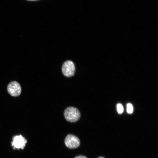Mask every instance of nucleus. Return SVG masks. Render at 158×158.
<instances>
[{
	"label": "nucleus",
	"instance_id": "f257e3e1",
	"mask_svg": "<svg viewBox=\"0 0 158 158\" xmlns=\"http://www.w3.org/2000/svg\"><path fill=\"white\" fill-rule=\"evenodd\" d=\"M64 115L66 119L71 122L77 121L80 117V113L79 110L73 107L67 108L64 111Z\"/></svg>",
	"mask_w": 158,
	"mask_h": 158
},
{
	"label": "nucleus",
	"instance_id": "f03ea898",
	"mask_svg": "<svg viewBox=\"0 0 158 158\" xmlns=\"http://www.w3.org/2000/svg\"><path fill=\"white\" fill-rule=\"evenodd\" d=\"M62 71L63 74L65 76L70 77L73 76L75 71L74 63L70 60L65 61L62 65Z\"/></svg>",
	"mask_w": 158,
	"mask_h": 158
},
{
	"label": "nucleus",
	"instance_id": "7ed1b4c3",
	"mask_svg": "<svg viewBox=\"0 0 158 158\" xmlns=\"http://www.w3.org/2000/svg\"><path fill=\"white\" fill-rule=\"evenodd\" d=\"M7 90L8 94L13 97L20 95L21 92V88L20 84L16 81L11 82L8 85Z\"/></svg>",
	"mask_w": 158,
	"mask_h": 158
},
{
	"label": "nucleus",
	"instance_id": "20e7f679",
	"mask_svg": "<svg viewBox=\"0 0 158 158\" xmlns=\"http://www.w3.org/2000/svg\"><path fill=\"white\" fill-rule=\"evenodd\" d=\"M65 143L68 148L74 149L79 146L80 142L77 137L74 135L69 134L66 137L65 140Z\"/></svg>",
	"mask_w": 158,
	"mask_h": 158
},
{
	"label": "nucleus",
	"instance_id": "39448f33",
	"mask_svg": "<svg viewBox=\"0 0 158 158\" xmlns=\"http://www.w3.org/2000/svg\"><path fill=\"white\" fill-rule=\"evenodd\" d=\"M26 140L21 135H16L13 137L12 143V146L15 149H23L25 146Z\"/></svg>",
	"mask_w": 158,
	"mask_h": 158
},
{
	"label": "nucleus",
	"instance_id": "423d86ee",
	"mask_svg": "<svg viewBox=\"0 0 158 158\" xmlns=\"http://www.w3.org/2000/svg\"><path fill=\"white\" fill-rule=\"evenodd\" d=\"M133 108L132 105L130 103H128L127 105V111L129 114H131L133 112Z\"/></svg>",
	"mask_w": 158,
	"mask_h": 158
},
{
	"label": "nucleus",
	"instance_id": "0eeeda50",
	"mask_svg": "<svg viewBox=\"0 0 158 158\" xmlns=\"http://www.w3.org/2000/svg\"><path fill=\"white\" fill-rule=\"evenodd\" d=\"M118 112L119 114H121L123 111V108L122 105L121 104H118L117 105Z\"/></svg>",
	"mask_w": 158,
	"mask_h": 158
},
{
	"label": "nucleus",
	"instance_id": "6e6552de",
	"mask_svg": "<svg viewBox=\"0 0 158 158\" xmlns=\"http://www.w3.org/2000/svg\"><path fill=\"white\" fill-rule=\"evenodd\" d=\"M75 158H87L86 157L82 155L77 156Z\"/></svg>",
	"mask_w": 158,
	"mask_h": 158
},
{
	"label": "nucleus",
	"instance_id": "1a4fd4ad",
	"mask_svg": "<svg viewBox=\"0 0 158 158\" xmlns=\"http://www.w3.org/2000/svg\"><path fill=\"white\" fill-rule=\"evenodd\" d=\"M28 1H38L40 0H26Z\"/></svg>",
	"mask_w": 158,
	"mask_h": 158
},
{
	"label": "nucleus",
	"instance_id": "9d476101",
	"mask_svg": "<svg viewBox=\"0 0 158 158\" xmlns=\"http://www.w3.org/2000/svg\"><path fill=\"white\" fill-rule=\"evenodd\" d=\"M98 158H104V157H99Z\"/></svg>",
	"mask_w": 158,
	"mask_h": 158
}]
</instances>
